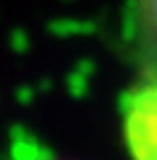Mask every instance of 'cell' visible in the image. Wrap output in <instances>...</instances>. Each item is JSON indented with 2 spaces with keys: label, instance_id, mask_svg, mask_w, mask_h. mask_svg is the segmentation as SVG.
Masks as SVG:
<instances>
[{
  "label": "cell",
  "instance_id": "1",
  "mask_svg": "<svg viewBox=\"0 0 157 160\" xmlns=\"http://www.w3.org/2000/svg\"><path fill=\"white\" fill-rule=\"evenodd\" d=\"M136 8L145 37L157 46V0H136Z\"/></svg>",
  "mask_w": 157,
  "mask_h": 160
}]
</instances>
